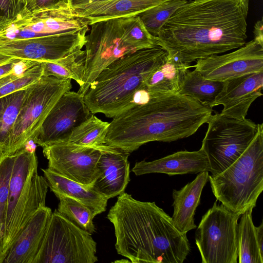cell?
Returning a JSON list of instances; mask_svg holds the SVG:
<instances>
[{
  "label": "cell",
  "mask_w": 263,
  "mask_h": 263,
  "mask_svg": "<svg viewBox=\"0 0 263 263\" xmlns=\"http://www.w3.org/2000/svg\"><path fill=\"white\" fill-rule=\"evenodd\" d=\"M87 32L9 39L0 36V54L21 60L54 61L82 49Z\"/></svg>",
  "instance_id": "cell-12"
},
{
  "label": "cell",
  "mask_w": 263,
  "mask_h": 263,
  "mask_svg": "<svg viewBox=\"0 0 263 263\" xmlns=\"http://www.w3.org/2000/svg\"><path fill=\"white\" fill-rule=\"evenodd\" d=\"M129 154L104 144L97 163L99 176L92 188L108 199L123 193L130 181Z\"/></svg>",
  "instance_id": "cell-17"
},
{
  "label": "cell",
  "mask_w": 263,
  "mask_h": 263,
  "mask_svg": "<svg viewBox=\"0 0 263 263\" xmlns=\"http://www.w3.org/2000/svg\"><path fill=\"white\" fill-rule=\"evenodd\" d=\"M102 146L98 148L61 142L42 147L48 161V169L82 184L91 186L99 176L97 163Z\"/></svg>",
  "instance_id": "cell-13"
},
{
  "label": "cell",
  "mask_w": 263,
  "mask_h": 263,
  "mask_svg": "<svg viewBox=\"0 0 263 263\" xmlns=\"http://www.w3.org/2000/svg\"><path fill=\"white\" fill-rule=\"evenodd\" d=\"M92 114L82 94L67 91L51 109L33 142L43 147L64 142L72 131Z\"/></svg>",
  "instance_id": "cell-15"
},
{
  "label": "cell",
  "mask_w": 263,
  "mask_h": 263,
  "mask_svg": "<svg viewBox=\"0 0 263 263\" xmlns=\"http://www.w3.org/2000/svg\"><path fill=\"white\" fill-rule=\"evenodd\" d=\"M20 2L23 4L25 8L28 12L29 11L30 8H31L34 0H20Z\"/></svg>",
  "instance_id": "cell-40"
},
{
  "label": "cell",
  "mask_w": 263,
  "mask_h": 263,
  "mask_svg": "<svg viewBox=\"0 0 263 263\" xmlns=\"http://www.w3.org/2000/svg\"><path fill=\"white\" fill-rule=\"evenodd\" d=\"M209 181L217 200L241 216L256 206L263 190V124L241 155L230 166Z\"/></svg>",
  "instance_id": "cell-6"
},
{
  "label": "cell",
  "mask_w": 263,
  "mask_h": 263,
  "mask_svg": "<svg viewBox=\"0 0 263 263\" xmlns=\"http://www.w3.org/2000/svg\"><path fill=\"white\" fill-rule=\"evenodd\" d=\"M240 215L217 200L203 215L195 232L202 263L238 262V220Z\"/></svg>",
  "instance_id": "cell-10"
},
{
  "label": "cell",
  "mask_w": 263,
  "mask_h": 263,
  "mask_svg": "<svg viewBox=\"0 0 263 263\" xmlns=\"http://www.w3.org/2000/svg\"><path fill=\"white\" fill-rule=\"evenodd\" d=\"M209 171L208 157L201 148L196 151H179L152 161L137 162L132 169L137 176L150 173H163L173 176L198 174Z\"/></svg>",
  "instance_id": "cell-19"
},
{
  "label": "cell",
  "mask_w": 263,
  "mask_h": 263,
  "mask_svg": "<svg viewBox=\"0 0 263 263\" xmlns=\"http://www.w3.org/2000/svg\"><path fill=\"white\" fill-rule=\"evenodd\" d=\"M36 61H38L13 58L10 62L0 65V78L9 74L23 66L34 63Z\"/></svg>",
  "instance_id": "cell-36"
},
{
  "label": "cell",
  "mask_w": 263,
  "mask_h": 263,
  "mask_svg": "<svg viewBox=\"0 0 263 263\" xmlns=\"http://www.w3.org/2000/svg\"><path fill=\"white\" fill-rule=\"evenodd\" d=\"M168 0H111L92 3L73 9L86 18L90 25L95 22L138 15Z\"/></svg>",
  "instance_id": "cell-21"
},
{
  "label": "cell",
  "mask_w": 263,
  "mask_h": 263,
  "mask_svg": "<svg viewBox=\"0 0 263 263\" xmlns=\"http://www.w3.org/2000/svg\"><path fill=\"white\" fill-rule=\"evenodd\" d=\"M23 11H27L20 0H0V12L4 18L12 20Z\"/></svg>",
  "instance_id": "cell-34"
},
{
  "label": "cell",
  "mask_w": 263,
  "mask_h": 263,
  "mask_svg": "<svg viewBox=\"0 0 263 263\" xmlns=\"http://www.w3.org/2000/svg\"><path fill=\"white\" fill-rule=\"evenodd\" d=\"M186 1H192V0H186Z\"/></svg>",
  "instance_id": "cell-42"
},
{
  "label": "cell",
  "mask_w": 263,
  "mask_h": 263,
  "mask_svg": "<svg viewBox=\"0 0 263 263\" xmlns=\"http://www.w3.org/2000/svg\"><path fill=\"white\" fill-rule=\"evenodd\" d=\"M71 80L43 75L28 86L12 130L7 156L33 142L56 102L71 89Z\"/></svg>",
  "instance_id": "cell-7"
},
{
  "label": "cell",
  "mask_w": 263,
  "mask_h": 263,
  "mask_svg": "<svg viewBox=\"0 0 263 263\" xmlns=\"http://www.w3.org/2000/svg\"><path fill=\"white\" fill-rule=\"evenodd\" d=\"M249 0H192L179 7L156 37L168 54L190 65L243 46Z\"/></svg>",
  "instance_id": "cell-1"
},
{
  "label": "cell",
  "mask_w": 263,
  "mask_h": 263,
  "mask_svg": "<svg viewBox=\"0 0 263 263\" xmlns=\"http://www.w3.org/2000/svg\"><path fill=\"white\" fill-rule=\"evenodd\" d=\"M73 9L92 3H103L111 0H70Z\"/></svg>",
  "instance_id": "cell-38"
},
{
  "label": "cell",
  "mask_w": 263,
  "mask_h": 263,
  "mask_svg": "<svg viewBox=\"0 0 263 263\" xmlns=\"http://www.w3.org/2000/svg\"><path fill=\"white\" fill-rule=\"evenodd\" d=\"M59 200L57 211L72 223L92 234L96 231L92 211L83 203L67 195L55 194Z\"/></svg>",
  "instance_id": "cell-29"
},
{
  "label": "cell",
  "mask_w": 263,
  "mask_h": 263,
  "mask_svg": "<svg viewBox=\"0 0 263 263\" xmlns=\"http://www.w3.org/2000/svg\"><path fill=\"white\" fill-rule=\"evenodd\" d=\"M28 87L0 98V158L7 156L12 130Z\"/></svg>",
  "instance_id": "cell-25"
},
{
  "label": "cell",
  "mask_w": 263,
  "mask_h": 263,
  "mask_svg": "<svg viewBox=\"0 0 263 263\" xmlns=\"http://www.w3.org/2000/svg\"><path fill=\"white\" fill-rule=\"evenodd\" d=\"M186 0H168L139 14L146 29L156 37L163 24Z\"/></svg>",
  "instance_id": "cell-31"
},
{
  "label": "cell",
  "mask_w": 263,
  "mask_h": 263,
  "mask_svg": "<svg viewBox=\"0 0 263 263\" xmlns=\"http://www.w3.org/2000/svg\"><path fill=\"white\" fill-rule=\"evenodd\" d=\"M212 108L179 93L151 99L113 118L105 144L130 153L146 143L170 142L194 134Z\"/></svg>",
  "instance_id": "cell-3"
},
{
  "label": "cell",
  "mask_w": 263,
  "mask_h": 263,
  "mask_svg": "<svg viewBox=\"0 0 263 263\" xmlns=\"http://www.w3.org/2000/svg\"><path fill=\"white\" fill-rule=\"evenodd\" d=\"M14 154L0 158V242L3 236Z\"/></svg>",
  "instance_id": "cell-32"
},
{
  "label": "cell",
  "mask_w": 263,
  "mask_h": 263,
  "mask_svg": "<svg viewBox=\"0 0 263 263\" xmlns=\"http://www.w3.org/2000/svg\"><path fill=\"white\" fill-rule=\"evenodd\" d=\"M43 75L42 61L27 69L17 79L0 88V98L24 89L36 82Z\"/></svg>",
  "instance_id": "cell-33"
},
{
  "label": "cell",
  "mask_w": 263,
  "mask_h": 263,
  "mask_svg": "<svg viewBox=\"0 0 263 263\" xmlns=\"http://www.w3.org/2000/svg\"><path fill=\"white\" fill-rule=\"evenodd\" d=\"M250 209L241 215L238 223V259L239 263H263V255L259 250Z\"/></svg>",
  "instance_id": "cell-26"
},
{
  "label": "cell",
  "mask_w": 263,
  "mask_h": 263,
  "mask_svg": "<svg viewBox=\"0 0 263 263\" xmlns=\"http://www.w3.org/2000/svg\"><path fill=\"white\" fill-rule=\"evenodd\" d=\"M162 47L137 50L106 67L84 95V100L92 114L114 118L128 109L135 92L144 86L150 73L166 59Z\"/></svg>",
  "instance_id": "cell-4"
},
{
  "label": "cell",
  "mask_w": 263,
  "mask_h": 263,
  "mask_svg": "<svg viewBox=\"0 0 263 263\" xmlns=\"http://www.w3.org/2000/svg\"><path fill=\"white\" fill-rule=\"evenodd\" d=\"M67 7L72 8L70 0H34L29 11Z\"/></svg>",
  "instance_id": "cell-35"
},
{
  "label": "cell",
  "mask_w": 263,
  "mask_h": 263,
  "mask_svg": "<svg viewBox=\"0 0 263 263\" xmlns=\"http://www.w3.org/2000/svg\"><path fill=\"white\" fill-rule=\"evenodd\" d=\"M201 148L209 161L212 175L230 166L244 152L254 137L257 124L216 112L211 115Z\"/></svg>",
  "instance_id": "cell-8"
},
{
  "label": "cell",
  "mask_w": 263,
  "mask_h": 263,
  "mask_svg": "<svg viewBox=\"0 0 263 263\" xmlns=\"http://www.w3.org/2000/svg\"><path fill=\"white\" fill-rule=\"evenodd\" d=\"M253 33L254 40L263 45V20L261 18L257 21L254 26Z\"/></svg>",
  "instance_id": "cell-37"
},
{
  "label": "cell",
  "mask_w": 263,
  "mask_h": 263,
  "mask_svg": "<svg viewBox=\"0 0 263 263\" xmlns=\"http://www.w3.org/2000/svg\"><path fill=\"white\" fill-rule=\"evenodd\" d=\"M120 19L124 40L136 51L158 45L156 37L149 33L138 15Z\"/></svg>",
  "instance_id": "cell-30"
},
{
  "label": "cell",
  "mask_w": 263,
  "mask_h": 263,
  "mask_svg": "<svg viewBox=\"0 0 263 263\" xmlns=\"http://www.w3.org/2000/svg\"><path fill=\"white\" fill-rule=\"evenodd\" d=\"M51 191L72 197L86 205L95 216L106 210L108 199L87 186L57 174L48 168H42Z\"/></svg>",
  "instance_id": "cell-22"
},
{
  "label": "cell",
  "mask_w": 263,
  "mask_h": 263,
  "mask_svg": "<svg viewBox=\"0 0 263 263\" xmlns=\"http://www.w3.org/2000/svg\"><path fill=\"white\" fill-rule=\"evenodd\" d=\"M52 213L46 205L38 209L8 250L3 263H35Z\"/></svg>",
  "instance_id": "cell-18"
},
{
  "label": "cell",
  "mask_w": 263,
  "mask_h": 263,
  "mask_svg": "<svg viewBox=\"0 0 263 263\" xmlns=\"http://www.w3.org/2000/svg\"><path fill=\"white\" fill-rule=\"evenodd\" d=\"M204 78L226 82L263 71V45L254 39L234 51L199 59L192 66Z\"/></svg>",
  "instance_id": "cell-14"
},
{
  "label": "cell",
  "mask_w": 263,
  "mask_h": 263,
  "mask_svg": "<svg viewBox=\"0 0 263 263\" xmlns=\"http://www.w3.org/2000/svg\"><path fill=\"white\" fill-rule=\"evenodd\" d=\"M255 232L258 246L260 253L263 255V222L255 227Z\"/></svg>",
  "instance_id": "cell-39"
},
{
  "label": "cell",
  "mask_w": 263,
  "mask_h": 263,
  "mask_svg": "<svg viewBox=\"0 0 263 263\" xmlns=\"http://www.w3.org/2000/svg\"><path fill=\"white\" fill-rule=\"evenodd\" d=\"M109 123L92 114L76 127L64 141L80 146L101 148L105 144V137Z\"/></svg>",
  "instance_id": "cell-28"
},
{
  "label": "cell",
  "mask_w": 263,
  "mask_h": 263,
  "mask_svg": "<svg viewBox=\"0 0 263 263\" xmlns=\"http://www.w3.org/2000/svg\"><path fill=\"white\" fill-rule=\"evenodd\" d=\"M263 71L224 82L223 88L210 106L222 105L220 114L238 119L246 118L252 103L261 96Z\"/></svg>",
  "instance_id": "cell-16"
},
{
  "label": "cell",
  "mask_w": 263,
  "mask_h": 263,
  "mask_svg": "<svg viewBox=\"0 0 263 263\" xmlns=\"http://www.w3.org/2000/svg\"><path fill=\"white\" fill-rule=\"evenodd\" d=\"M88 32L84 46L83 84L78 91L83 96L106 67L117 59L136 51L124 40L120 18L92 23Z\"/></svg>",
  "instance_id": "cell-11"
},
{
  "label": "cell",
  "mask_w": 263,
  "mask_h": 263,
  "mask_svg": "<svg viewBox=\"0 0 263 263\" xmlns=\"http://www.w3.org/2000/svg\"><path fill=\"white\" fill-rule=\"evenodd\" d=\"M191 67L168 54L165 61L148 76L144 86L153 98L177 93L186 71Z\"/></svg>",
  "instance_id": "cell-23"
},
{
  "label": "cell",
  "mask_w": 263,
  "mask_h": 263,
  "mask_svg": "<svg viewBox=\"0 0 263 263\" xmlns=\"http://www.w3.org/2000/svg\"><path fill=\"white\" fill-rule=\"evenodd\" d=\"M117 253L133 263H182L191 247L186 233L155 202L141 201L124 192L110 209Z\"/></svg>",
  "instance_id": "cell-2"
},
{
  "label": "cell",
  "mask_w": 263,
  "mask_h": 263,
  "mask_svg": "<svg viewBox=\"0 0 263 263\" xmlns=\"http://www.w3.org/2000/svg\"><path fill=\"white\" fill-rule=\"evenodd\" d=\"M97 242L91 234L52 212L35 263H94Z\"/></svg>",
  "instance_id": "cell-9"
},
{
  "label": "cell",
  "mask_w": 263,
  "mask_h": 263,
  "mask_svg": "<svg viewBox=\"0 0 263 263\" xmlns=\"http://www.w3.org/2000/svg\"><path fill=\"white\" fill-rule=\"evenodd\" d=\"M224 83V82L206 79L197 71L187 69L178 93L191 98L210 107L223 88Z\"/></svg>",
  "instance_id": "cell-24"
},
{
  "label": "cell",
  "mask_w": 263,
  "mask_h": 263,
  "mask_svg": "<svg viewBox=\"0 0 263 263\" xmlns=\"http://www.w3.org/2000/svg\"><path fill=\"white\" fill-rule=\"evenodd\" d=\"M35 152L25 147L14 154L4 229L0 242V263L16 237L41 206L45 205L48 182L37 173Z\"/></svg>",
  "instance_id": "cell-5"
},
{
  "label": "cell",
  "mask_w": 263,
  "mask_h": 263,
  "mask_svg": "<svg viewBox=\"0 0 263 263\" xmlns=\"http://www.w3.org/2000/svg\"><path fill=\"white\" fill-rule=\"evenodd\" d=\"M209 172L198 173L193 181L180 190L173 191L174 212L172 219L174 226L182 233H187L197 227L194 216L200 203L203 189L209 181Z\"/></svg>",
  "instance_id": "cell-20"
},
{
  "label": "cell",
  "mask_w": 263,
  "mask_h": 263,
  "mask_svg": "<svg viewBox=\"0 0 263 263\" xmlns=\"http://www.w3.org/2000/svg\"><path fill=\"white\" fill-rule=\"evenodd\" d=\"M42 62L44 76L62 79H73L80 87L82 85L84 72V50L78 49L56 61Z\"/></svg>",
  "instance_id": "cell-27"
},
{
  "label": "cell",
  "mask_w": 263,
  "mask_h": 263,
  "mask_svg": "<svg viewBox=\"0 0 263 263\" xmlns=\"http://www.w3.org/2000/svg\"><path fill=\"white\" fill-rule=\"evenodd\" d=\"M13 58L0 54V65L6 64L11 61Z\"/></svg>",
  "instance_id": "cell-41"
}]
</instances>
